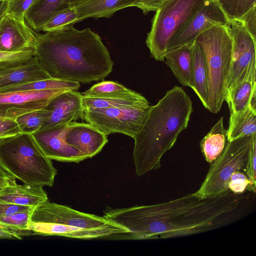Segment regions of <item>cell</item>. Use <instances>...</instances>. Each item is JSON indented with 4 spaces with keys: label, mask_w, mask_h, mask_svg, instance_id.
<instances>
[{
    "label": "cell",
    "mask_w": 256,
    "mask_h": 256,
    "mask_svg": "<svg viewBox=\"0 0 256 256\" xmlns=\"http://www.w3.org/2000/svg\"><path fill=\"white\" fill-rule=\"evenodd\" d=\"M253 135V134H252ZM252 135L227 141L225 148L213 162L199 189L194 192L204 198L222 194L228 190L232 175L245 168L250 150Z\"/></svg>",
    "instance_id": "obj_8"
},
{
    "label": "cell",
    "mask_w": 256,
    "mask_h": 256,
    "mask_svg": "<svg viewBox=\"0 0 256 256\" xmlns=\"http://www.w3.org/2000/svg\"><path fill=\"white\" fill-rule=\"evenodd\" d=\"M208 0H167L152 20L146 44L152 56L164 61L171 39L192 19Z\"/></svg>",
    "instance_id": "obj_7"
},
{
    "label": "cell",
    "mask_w": 256,
    "mask_h": 256,
    "mask_svg": "<svg viewBox=\"0 0 256 256\" xmlns=\"http://www.w3.org/2000/svg\"><path fill=\"white\" fill-rule=\"evenodd\" d=\"M248 195L230 190L214 196L194 193L160 204L112 208L104 216L126 228L118 236L127 240L167 238L206 232L228 224L240 216Z\"/></svg>",
    "instance_id": "obj_1"
},
{
    "label": "cell",
    "mask_w": 256,
    "mask_h": 256,
    "mask_svg": "<svg viewBox=\"0 0 256 256\" xmlns=\"http://www.w3.org/2000/svg\"><path fill=\"white\" fill-rule=\"evenodd\" d=\"M194 42L166 52L164 60L174 76L184 86L192 88V71Z\"/></svg>",
    "instance_id": "obj_19"
},
{
    "label": "cell",
    "mask_w": 256,
    "mask_h": 256,
    "mask_svg": "<svg viewBox=\"0 0 256 256\" xmlns=\"http://www.w3.org/2000/svg\"><path fill=\"white\" fill-rule=\"evenodd\" d=\"M150 106L148 104L84 108L80 118L106 135L120 133L134 138L140 128Z\"/></svg>",
    "instance_id": "obj_9"
},
{
    "label": "cell",
    "mask_w": 256,
    "mask_h": 256,
    "mask_svg": "<svg viewBox=\"0 0 256 256\" xmlns=\"http://www.w3.org/2000/svg\"><path fill=\"white\" fill-rule=\"evenodd\" d=\"M34 52L51 78L79 83L104 80L114 64L100 36L90 28L38 34Z\"/></svg>",
    "instance_id": "obj_2"
},
{
    "label": "cell",
    "mask_w": 256,
    "mask_h": 256,
    "mask_svg": "<svg viewBox=\"0 0 256 256\" xmlns=\"http://www.w3.org/2000/svg\"><path fill=\"white\" fill-rule=\"evenodd\" d=\"M205 58L208 76V108L218 113L226 101L232 51V40L225 26L215 25L195 40Z\"/></svg>",
    "instance_id": "obj_6"
},
{
    "label": "cell",
    "mask_w": 256,
    "mask_h": 256,
    "mask_svg": "<svg viewBox=\"0 0 256 256\" xmlns=\"http://www.w3.org/2000/svg\"><path fill=\"white\" fill-rule=\"evenodd\" d=\"M132 91L119 83L112 81H102L94 84L82 94L87 97H100L129 93Z\"/></svg>",
    "instance_id": "obj_32"
},
{
    "label": "cell",
    "mask_w": 256,
    "mask_h": 256,
    "mask_svg": "<svg viewBox=\"0 0 256 256\" xmlns=\"http://www.w3.org/2000/svg\"><path fill=\"white\" fill-rule=\"evenodd\" d=\"M228 20H240L256 6V0H214Z\"/></svg>",
    "instance_id": "obj_31"
},
{
    "label": "cell",
    "mask_w": 256,
    "mask_h": 256,
    "mask_svg": "<svg viewBox=\"0 0 256 256\" xmlns=\"http://www.w3.org/2000/svg\"><path fill=\"white\" fill-rule=\"evenodd\" d=\"M192 89L206 108L208 100V76L204 56L200 45L194 40L193 46Z\"/></svg>",
    "instance_id": "obj_24"
},
{
    "label": "cell",
    "mask_w": 256,
    "mask_h": 256,
    "mask_svg": "<svg viewBox=\"0 0 256 256\" xmlns=\"http://www.w3.org/2000/svg\"><path fill=\"white\" fill-rule=\"evenodd\" d=\"M68 90H22L0 93V118L16 120L30 112L44 108L56 96Z\"/></svg>",
    "instance_id": "obj_11"
},
{
    "label": "cell",
    "mask_w": 256,
    "mask_h": 256,
    "mask_svg": "<svg viewBox=\"0 0 256 256\" xmlns=\"http://www.w3.org/2000/svg\"><path fill=\"white\" fill-rule=\"evenodd\" d=\"M167 0H137L135 6L142 10L145 14L156 11Z\"/></svg>",
    "instance_id": "obj_40"
},
{
    "label": "cell",
    "mask_w": 256,
    "mask_h": 256,
    "mask_svg": "<svg viewBox=\"0 0 256 256\" xmlns=\"http://www.w3.org/2000/svg\"><path fill=\"white\" fill-rule=\"evenodd\" d=\"M66 140L86 159L99 153L108 142L107 135L94 125L75 122L68 124Z\"/></svg>",
    "instance_id": "obj_16"
},
{
    "label": "cell",
    "mask_w": 256,
    "mask_h": 256,
    "mask_svg": "<svg viewBox=\"0 0 256 256\" xmlns=\"http://www.w3.org/2000/svg\"><path fill=\"white\" fill-rule=\"evenodd\" d=\"M225 26L232 40L228 94L240 81L249 64L256 60V40L252 38L239 20H228Z\"/></svg>",
    "instance_id": "obj_10"
},
{
    "label": "cell",
    "mask_w": 256,
    "mask_h": 256,
    "mask_svg": "<svg viewBox=\"0 0 256 256\" xmlns=\"http://www.w3.org/2000/svg\"><path fill=\"white\" fill-rule=\"evenodd\" d=\"M228 20L214 0H208L192 19L170 40L166 52L194 42L215 25L225 26Z\"/></svg>",
    "instance_id": "obj_12"
},
{
    "label": "cell",
    "mask_w": 256,
    "mask_h": 256,
    "mask_svg": "<svg viewBox=\"0 0 256 256\" xmlns=\"http://www.w3.org/2000/svg\"><path fill=\"white\" fill-rule=\"evenodd\" d=\"M256 134L252 135V141L250 150L246 162L244 171L250 182L249 192H256Z\"/></svg>",
    "instance_id": "obj_34"
},
{
    "label": "cell",
    "mask_w": 256,
    "mask_h": 256,
    "mask_svg": "<svg viewBox=\"0 0 256 256\" xmlns=\"http://www.w3.org/2000/svg\"><path fill=\"white\" fill-rule=\"evenodd\" d=\"M89 0H65L62 8L66 7L74 8L80 6Z\"/></svg>",
    "instance_id": "obj_43"
},
{
    "label": "cell",
    "mask_w": 256,
    "mask_h": 256,
    "mask_svg": "<svg viewBox=\"0 0 256 256\" xmlns=\"http://www.w3.org/2000/svg\"><path fill=\"white\" fill-rule=\"evenodd\" d=\"M256 6L246 12L239 20L246 30L256 40Z\"/></svg>",
    "instance_id": "obj_38"
},
{
    "label": "cell",
    "mask_w": 256,
    "mask_h": 256,
    "mask_svg": "<svg viewBox=\"0 0 256 256\" xmlns=\"http://www.w3.org/2000/svg\"><path fill=\"white\" fill-rule=\"evenodd\" d=\"M34 56V50L18 52L0 51V70L22 65Z\"/></svg>",
    "instance_id": "obj_33"
},
{
    "label": "cell",
    "mask_w": 256,
    "mask_h": 256,
    "mask_svg": "<svg viewBox=\"0 0 256 256\" xmlns=\"http://www.w3.org/2000/svg\"><path fill=\"white\" fill-rule=\"evenodd\" d=\"M64 0H35L26 12V22L35 32L40 31L52 15L62 8Z\"/></svg>",
    "instance_id": "obj_26"
},
{
    "label": "cell",
    "mask_w": 256,
    "mask_h": 256,
    "mask_svg": "<svg viewBox=\"0 0 256 256\" xmlns=\"http://www.w3.org/2000/svg\"><path fill=\"white\" fill-rule=\"evenodd\" d=\"M256 90V60L248 66L240 81L226 95V102L230 112H238L250 105L252 92Z\"/></svg>",
    "instance_id": "obj_17"
},
{
    "label": "cell",
    "mask_w": 256,
    "mask_h": 256,
    "mask_svg": "<svg viewBox=\"0 0 256 256\" xmlns=\"http://www.w3.org/2000/svg\"><path fill=\"white\" fill-rule=\"evenodd\" d=\"M80 22L74 8L66 7L54 13L42 28L44 32L68 29Z\"/></svg>",
    "instance_id": "obj_29"
},
{
    "label": "cell",
    "mask_w": 256,
    "mask_h": 256,
    "mask_svg": "<svg viewBox=\"0 0 256 256\" xmlns=\"http://www.w3.org/2000/svg\"><path fill=\"white\" fill-rule=\"evenodd\" d=\"M192 112L190 98L176 86L150 107L140 128L133 138L132 158L138 176L160 168L162 156L187 128Z\"/></svg>",
    "instance_id": "obj_3"
},
{
    "label": "cell",
    "mask_w": 256,
    "mask_h": 256,
    "mask_svg": "<svg viewBox=\"0 0 256 256\" xmlns=\"http://www.w3.org/2000/svg\"><path fill=\"white\" fill-rule=\"evenodd\" d=\"M28 230L34 235L78 239L103 238L128 232L104 216L83 212L48 200L32 210Z\"/></svg>",
    "instance_id": "obj_4"
},
{
    "label": "cell",
    "mask_w": 256,
    "mask_h": 256,
    "mask_svg": "<svg viewBox=\"0 0 256 256\" xmlns=\"http://www.w3.org/2000/svg\"><path fill=\"white\" fill-rule=\"evenodd\" d=\"M82 98L81 93L68 90L52 98L45 108L50 112L41 129L68 124L80 118L84 110Z\"/></svg>",
    "instance_id": "obj_15"
},
{
    "label": "cell",
    "mask_w": 256,
    "mask_h": 256,
    "mask_svg": "<svg viewBox=\"0 0 256 256\" xmlns=\"http://www.w3.org/2000/svg\"><path fill=\"white\" fill-rule=\"evenodd\" d=\"M221 117L200 143L202 152L206 160L212 164L224 151L228 141L227 130Z\"/></svg>",
    "instance_id": "obj_23"
},
{
    "label": "cell",
    "mask_w": 256,
    "mask_h": 256,
    "mask_svg": "<svg viewBox=\"0 0 256 256\" xmlns=\"http://www.w3.org/2000/svg\"><path fill=\"white\" fill-rule=\"evenodd\" d=\"M33 210L18 212L0 218V232L7 237L18 239L32 235L28 226Z\"/></svg>",
    "instance_id": "obj_28"
},
{
    "label": "cell",
    "mask_w": 256,
    "mask_h": 256,
    "mask_svg": "<svg viewBox=\"0 0 256 256\" xmlns=\"http://www.w3.org/2000/svg\"><path fill=\"white\" fill-rule=\"evenodd\" d=\"M48 200L42 186L16 183L0 192V202L36 207Z\"/></svg>",
    "instance_id": "obj_18"
},
{
    "label": "cell",
    "mask_w": 256,
    "mask_h": 256,
    "mask_svg": "<svg viewBox=\"0 0 256 256\" xmlns=\"http://www.w3.org/2000/svg\"><path fill=\"white\" fill-rule=\"evenodd\" d=\"M35 0H9L8 14L24 20L26 12Z\"/></svg>",
    "instance_id": "obj_36"
},
{
    "label": "cell",
    "mask_w": 256,
    "mask_h": 256,
    "mask_svg": "<svg viewBox=\"0 0 256 256\" xmlns=\"http://www.w3.org/2000/svg\"><path fill=\"white\" fill-rule=\"evenodd\" d=\"M20 132L16 120L0 118V139Z\"/></svg>",
    "instance_id": "obj_37"
},
{
    "label": "cell",
    "mask_w": 256,
    "mask_h": 256,
    "mask_svg": "<svg viewBox=\"0 0 256 256\" xmlns=\"http://www.w3.org/2000/svg\"><path fill=\"white\" fill-rule=\"evenodd\" d=\"M250 182L246 174L240 171L234 172L230 176L228 190L236 194H242L248 191Z\"/></svg>",
    "instance_id": "obj_35"
},
{
    "label": "cell",
    "mask_w": 256,
    "mask_h": 256,
    "mask_svg": "<svg viewBox=\"0 0 256 256\" xmlns=\"http://www.w3.org/2000/svg\"><path fill=\"white\" fill-rule=\"evenodd\" d=\"M228 141L256 134V111L248 106L238 112H230Z\"/></svg>",
    "instance_id": "obj_25"
},
{
    "label": "cell",
    "mask_w": 256,
    "mask_h": 256,
    "mask_svg": "<svg viewBox=\"0 0 256 256\" xmlns=\"http://www.w3.org/2000/svg\"><path fill=\"white\" fill-rule=\"evenodd\" d=\"M16 179L0 165V192L4 188L16 184Z\"/></svg>",
    "instance_id": "obj_41"
},
{
    "label": "cell",
    "mask_w": 256,
    "mask_h": 256,
    "mask_svg": "<svg viewBox=\"0 0 256 256\" xmlns=\"http://www.w3.org/2000/svg\"><path fill=\"white\" fill-rule=\"evenodd\" d=\"M50 78L35 56L25 64L0 70V88Z\"/></svg>",
    "instance_id": "obj_20"
},
{
    "label": "cell",
    "mask_w": 256,
    "mask_h": 256,
    "mask_svg": "<svg viewBox=\"0 0 256 256\" xmlns=\"http://www.w3.org/2000/svg\"><path fill=\"white\" fill-rule=\"evenodd\" d=\"M34 208L32 206L0 202V218L10 216L18 212L31 210Z\"/></svg>",
    "instance_id": "obj_39"
},
{
    "label": "cell",
    "mask_w": 256,
    "mask_h": 256,
    "mask_svg": "<svg viewBox=\"0 0 256 256\" xmlns=\"http://www.w3.org/2000/svg\"><path fill=\"white\" fill-rule=\"evenodd\" d=\"M0 234H2V232H0ZM4 236V234H2ZM0 236H2L0 234Z\"/></svg>",
    "instance_id": "obj_44"
},
{
    "label": "cell",
    "mask_w": 256,
    "mask_h": 256,
    "mask_svg": "<svg viewBox=\"0 0 256 256\" xmlns=\"http://www.w3.org/2000/svg\"><path fill=\"white\" fill-rule=\"evenodd\" d=\"M80 84L77 82L50 78L0 88V93L22 91L49 90H78Z\"/></svg>",
    "instance_id": "obj_27"
},
{
    "label": "cell",
    "mask_w": 256,
    "mask_h": 256,
    "mask_svg": "<svg viewBox=\"0 0 256 256\" xmlns=\"http://www.w3.org/2000/svg\"><path fill=\"white\" fill-rule=\"evenodd\" d=\"M50 112L45 108L39 109L22 114L16 120L21 132L32 134L42 128L49 118Z\"/></svg>",
    "instance_id": "obj_30"
},
{
    "label": "cell",
    "mask_w": 256,
    "mask_h": 256,
    "mask_svg": "<svg viewBox=\"0 0 256 256\" xmlns=\"http://www.w3.org/2000/svg\"><path fill=\"white\" fill-rule=\"evenodd\" d=\"M0 165L24 184L52 186L57 170L31 134L0 139Z\"/></svg>",
    "instance_id": "obj_5"
},
{
    "label": "cell",
    "mask_w": 256,
    "mask_h": 256,
    "mask_svg": "<svg viewBox=\"0 0 256 256\" xmlns=\"http://www.w3.org/2000/svg\"><path fill=\"white\" fill-rule=\"evenodd\" d=\"M137 0H89L74 7L80 21L88 18H110L116 11L135 6Z\"/></svg>",
    "instance_id": "obj_21"
},
{
    "label": "cell",
    "mask_w": 256,
    "mask_h": 256,
    "mask_svg": "<svg viewBox=\"0 0 256 256\" xmlns=\"http://www.w3.org/2000/svg\"><path fill=\"white\" fill-rule=\"evenodd\" d=\"M68 125L41 129L32 135L46 156L51 160L78 163L86 158L66 142Z\"/></svg>",
    "instance_id": "obj_13"
},
{
    "label": "cell",
    "mask_w": 256,
    "mask_h": 256,
    "mask_svg": "<svg viewBox=\"0 0 256 256\" xmlns=\"http://www.w3.org/2000/svg\"><path fill=\"white\" fill-rule=\"evenodd\" d=\"M82 104L83 108H98L144 105L150 103L142 95L132 90L129 93L106 96H82Z\"/></svg>",
    "instance_id": "obj_22"
},
{
    "label": "cell",
    "mask_w": 256,
    "mask_h": 256,
    "mask_svg": "<svg viewBox=\"0 0 256 256\" xmlns=\"http://www.w3.org/2000/svg\"><path fill=\"white\" fill-rule=\"evenodd\" d=\"M9 0H0V22L8 14Z\"/></svg>",
    "instance_id": "obj_42"
},
{
    "label": "cell",
    "mask_w": 256,
    "mask_h": 256,
    "mask_svg": "<svg viewBox=\"0 0 256 256\" xmlns=\"http://www.w3.org/2000/svg\"><path fill=\"white\" fill-rule=\"evenodd\" d=\"M38 35L25 20L7 14L0 22V51L34 50Z\"/></svg>",
    "instance_id": "obj_14"
}]
</instances>
